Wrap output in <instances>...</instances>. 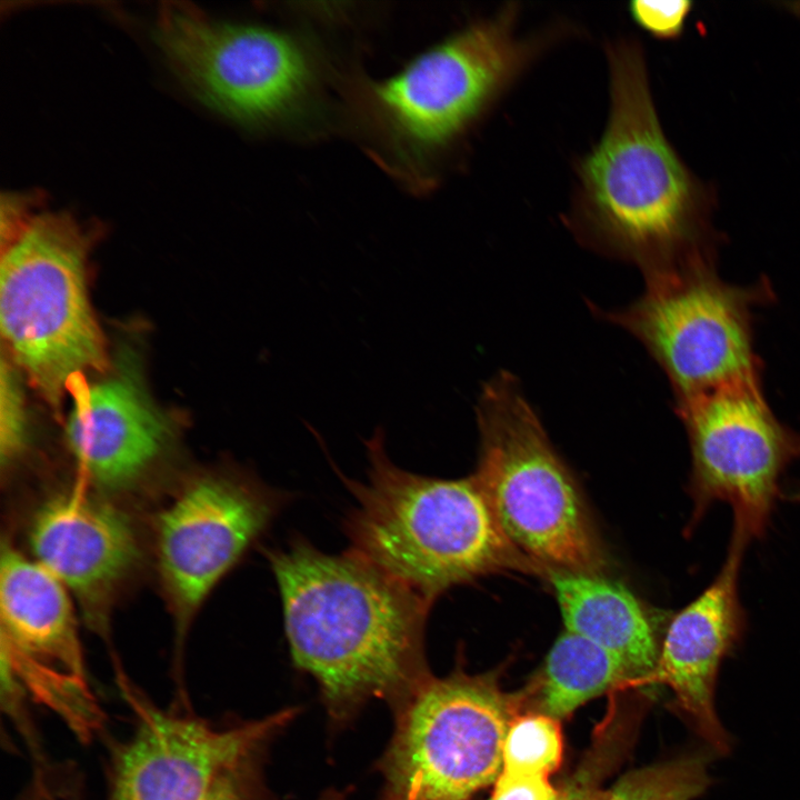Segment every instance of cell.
Instances as JSON below:
<instances>
[{
  "mask_svg": "<svg viewBox=\"0 0 800 800\" xmlns=\"http://www.w3.org/2000/svg\"><path fill=\"white\" fill-rule=\"evenodd\" d=\"M267 557L291 657L333 713L373 697L401 703L430 676L424 598L351 551L329 554L301 538Z\"/></svg>",
  "mask_w": 800,
  "mask_h": 800,
  "instance_id": "obj_1",
  "label": "cell"
},
{
  "mask_svg": "<svg viewBox=\"0 0 800 800\" xmlns=\"http://www.w3.org/2000/svg\"><path fill=\"white\" fill-rule=\"evenodd\" d=\"M608 56L611 111L580 166L577 224L590 243L647 278L713 254L707 204L662 132L638 46L613 44Z\"/></svg>",
  "mask_w": 800,
  "mask_h": 800,
  "instance_id": "obj_2",
  "label": "cell"
},
{
  "mask_svg": "<svg viewBox=\"0 0 800 800\" xmlns=\"http://www.w3.org/2000/svg\"><path fill=\"white\" fill-rule=\"evenodd\" d=\"M364 444L367 481L344 480L356 500L344 523L349 551L430 603L491 573L544 577L507 538L472 474L439 479L401 469L380 428Z\"/></svg>",
  "mask_w": 800,
  "mask_h": 800,
  "instance_id": "obj_3",
  "label": "cell"
},
{
  "mask_svg": "<svg viewBox=\"0 0 800 800\" xmlns=\"http://www.w3.org/2000/svg\"><path fill=\"white\" fill-rule=\"evenodd\" d=\"M479 460L472 473L510 542L549 571L604 574L608 559L570 470L516 377L480 391Z\"/></svg>",
  "mask_w": 800,
  "mask_h": 800,
  "instance_id": "obj_4",
  "label": "cell"
},
{
  "mask_svg": "<svg viewBox=\"0 0 800 800\" xmlns=\"http://www.w3.org/2000/svg\"><path fill=\"white\" fill-rule=\"evenodd\" d=\"M516 9L478 21L417 56L393 76L357 79L351 110L372 141L406 171L453 144L532 53L514 34Z\"/></svg>",
  "mask_w": 800,
  "mask_h": 800,
  "instance_id": "obj_5",
  "label": "cell"
},
{
  "mask_svg": "<svg viewBox=\"0 0 800 800\" xmlns=\"http://www.w3.org/2000/svg\"><path fill=\"white\" fill-rule=\"evenodd\" d=\"M89 238L66 213L31 217L2 248L0 330L8 358L52 407L108 366L88 287Z\"/></svg>",
  "mask_w": 800,
  "mask_h": 800,
  "instance_id": "obj_6",
  "label": "cell"
},
{
  "mask_svg": "<svg viewBox=\"0 0 800 800\" xmlns=\"http://www.w3.org/2000/svg\"><path fill=\"white\" fill-rule=\"evenodd\" d=\"M632 303L603 313L640 341L680 403L721 387L761 378L754 311L773 298L766 278L739 286L717 272L714 256L697 257L646 278Z\"/></svg>",
  "mask_w": 800,
  "mask_h": 800,
  "instance_id": "obj_7",
  "label": "cell"
},
{
  "mask_svg": "<svg viewBox=\"0 0 800 800\" xmlns=\"http://www.w3.org/2000/svg\"><path fill=\"white\" fill-rule=\"evenodd\" d=\"M519 702L490 674L428 676L400 703L382 761L387 799L468 800L496 782Z\"/></svg>",
  "mask_w": 800,
  "mask_h": 800,
  "instance_id": "obj_8",
  "label": "cell"
},
{
  "mask_svg": "<svg viewBox=\"0 0 800 800\" xmlns=\"http://www.w3.org/2000/svg\"><path fill=\"white\" fill-rule=\"evenodd\" d=\"M153 38L199 99L243 124L292 119L317 87L318 64L310 49L273 28L222 22L169 2L159 10Z\"/></svg>",
  "mask_w": 800,
  "mask_h": 800,
  "instance_id": "obj_9",
  "label": "cell"
},
{
  "mask_svg": "<svg viewBox=\"0 0 800 800\" xmlns=\"http://www.w3.org/2000/svg\"><path fill=\"white\" fill-rule=\"evenodd\" d=\"M686 428L691 472L692 530L716 502L733 512L732 532L748 542L763 536L780 480L800 458V434L772 411L762 378L734 382L676 403Z\"/></svg>",
  "mask_w": 800,
  "mask_h": 800,
  "instance_id": "obj_10",
  "label": "cell"
},
{
  "mask_svg": "<svg viewBox=\"0 0 800 800\" xmlns=\"http://www.w3.org/2000/svg\"><path fill=\"white\" fill-rule=\"evenodd\" d=\"M281 501L256 480L217 473L191 481L161 512L158 564L180 631L267 529Z\"/></svg>",
  "mask_w": 800,
  "mask_h": 800,
  "instance_id": "obj_11",
  "label": "cell"
},
{
  "mask_svg": "<svg viewBox=\"0 0 800 800\" xmlns=\"http://www.w3.org/2000/svg\"><path fill=\"white\" fill-rule=\"evenodd\" d=\"M292 716L284 711L218 731L150 711L119 756L113 800H209L240 763Z\"/></svg>",
  "mask_w": 800,
  "mask_h": 800,
  "instance_id": "obj_12",
  "label": "cell"
},
{
  "mask_svg": "<svg viewBox=\"0 0 800 800\" xmlns=\"http://www.w3.org/2000/svg\"><path fill=\"white\" fill-rule=\"evenodd\" d=\"M748 541L732 533L727 558L712 582L670 620L654 672L647 684H666L693 730L717 756L731 741L714 709L722 660L744 629L739 572Z\"/></svg>",
  "mask_w": 800,
  "mask_h": 800,
  "instance_id": "obj_13",
  "label": "cell"
},
{
  "mask_svg": "<svg viewBox=\"0 0 800 800\" xmlns=\"http://www.w3.org/2000/svg\"><path fill=\"white\" fill-rule=\"evenodd\" d=\"M172 438L168 417L128 367L77 387L66 421L68 446L88 481L123 491L158 462Z\"/></svg>",
  "mask_w": 800,
  "mask_h": 800,
  "instance_id": "obj_14",
  "label": "cell"
},
{
  "mask_svg": "<svg viewBox=\"0 0 800 800\" xmlns=\"http://www.w3.org/2000/svg\"><path fill=\"white\" fill-rule=\"evenodd\" d=\"M67 588L36 560L3 544L2 666L39 690H84L77 623Z\"/></svg>",
  "mask_w": 800,
  "mask_h": 800,
  "instance_id": "obj_15",
  "label": "cell"
},
{
  "mask_svg": "<svg viewBox=\"0 0 800 800\" xmlns=\"http://www.w3.org/2000/svg\"><path fill=\"white\" fill-rule=\"evenodd\" d=\"M34 560L96 614L129 574L139 550L129 519L83 488L59 494L37 512Z\"/></svg>",
  "mask_w": 800,
  "mask_h": 800,
  "instance_id": "obj_16",
  "label": "cell"
},
{
  "mask_svg": "<svg viewBox=\"0 0 800 800\" xmlns=\"http://www.w3.org/2000/svg\"><path fill=\"white\" fill-rule=\"evenodd\" d=\"M567 631L600 646L623 661L630 684H647L656 670L661 640L640 600L604 574L549 571Z\"/></svg>",
  "mask_w": 800,
  "mask_h": 800,
  "instance_id": "obj_17",
  "label": "cell"
},
{
  "mask_svg": "<svg viewBox=\"0 0 800 800\" xmlns=\"http://www.w3.org/2000/svg\"><path fill=\"white\" fill-rule=\"evenodd\" d=\"M631 681L621 659L564 630L551 647L541 672L542 713L560 720L592 698Z\"/></svg>",
  "mask_w": 800,
  "mask_h": 800,
  "instance_id": "obj_18",
  "label": "cell"
},
{
  "mask_svg": "<svg viewBox=\"0 0 800 800\" xmlns=\"http://www.w3.org/2000/svg\"><path fill=\"white\" fill-rule=\"evenodd\" d=\"M708 747L628 772L607 791V800H692L711 784Z\"/></svg>",
  "mask_w": 800,
  "mask_h": 800,
  "instance_id": "obj_19",
  "label": "cell"
},
{
  "mask_svg": "<svg viewBox=\"0 0 800 800\" xmlns=\"http://www.w3.org/2000/svg\"><path fill=\"white\" fill-rule=\"evenodd\" d=\"M561 758L559 720L542 712L512 720L503 744L501 771L549 777L559 768Z\"/></svg>",
  "mask_w": 800,
  "mask_h": 800,
  "instance_id": "obj_20",
  "label": "cell"
},
{
  "mask_svg": "<svg viewBox=\"0 0 800 800\" xmlns=\"http://www.w3.org/2000/svg\"><path fill=\"white\" fill-rule=\"evenodd\" d=\"M29 438V417L22 372L2 352L0 364V459L2 469L24 451Z\"/></svg>",
  "mask_w": 800,
  "mask_h": 800,
  "instance_id": "obj_21",
  "label": "cell"
},
{
  "mask_svg": "<svg viewBox=\"0 0 800 800\" xmlns=\"http://www.w3.org/2000/svg\"><path fill=\"white\" fill-rule=\"evenodd\" d=\"M692 2L637 0L629 4L633 20L654 37L670 39L678 37L691 11Z\"/></svg>",
  "mask_w": 800,
  "mask_h": 800,
  "instance_id": "obj_22",
  "label": "cell"
},
{
  "mask_svg": "<svg viewBox=\"0 0 800 800\" xmlns=\"http://www.w3.org/2000/svg\"><path fill=\"white\" fill-rule=\"evenodd\" d=\"M490 800H569V794L557 790L548 776L501 771Z\"/></svg>",
  "mask_w": 800,
  "mask_h": 800,
  "instance_id": "obj_23",
  "label": "cell"
},
{
  "mask_svg": "<svg viewBox=\"0 0 800 800\" xmlns=\"http://www.w3.org/2000/svg\"><path fill=\"white\" fill-rule=\"evenodd\" d=\"M569 794V800H607V791H589L587 793Z\"/></svg>",
  "mask_w": 800,
  "mask_h": 800,
  "instance_id": "obj_24",
  "label": "cell"
},
{
  "mask_svg": "<svg viewBox=\"0 0 800 800\" xmlns=\"http://www.w3.org/2000/svg\"><path fill=\"white\" fill-rule=\"evenodd\" d=\"M209 800H236L229 786L222 784Z\"/></svg>",
  "mask_w": 800,
  "mask_h": 800,
  "instance_id": "obj_25",
  "label": "cell"
},
{
  "mask_svg": "<svg viewBox=\"0 0 800 800\" xmlns=\"http://www.w3.org/2000/svg\"><path fill=\"white\" fill-rule=\"evenodd\" d=\"M320 800H343V799L338 794L330 793V794H327L326 797L321 798Z\"/></svg>",
  "mask_w": 800,
  "mask_h": 800,
  "instance_id": "obj_26",
  "label": "cell"
}]
</instances>
